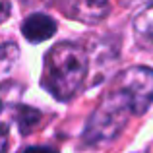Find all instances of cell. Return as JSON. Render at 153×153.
Segmentation results:
<instances>
[{"label": "cell", "instance_id": "cell-1", "mask_svg": "<svg viewBox=\"0 0 153 153\" xmlns=\"http://www.w3.org/2000/svg\"><path fill=\"white\" fill-rule=\"evenodd\" d=\"M89 74V52L78 43H58L45 54L41 85L58 101H70Z\"/></svg>", "mask_w": 153, "mask_h": 153}, {"label": "cell", "instance_id": "cell-2", "mask_svg": "<svg viewBox=\"0 0 153 153\" xmlns=\"http://www.w3.org/2000/svg\"><path fill=\"white\" fill-rule=\"evenodd\" d=\"M130 114L134 112L128 97L112 85L87 120V126L83 130V142L89 146H103L112 142L124 130Z\"/></svg>", "mask_w": 153, "mask_h": 153}, {"label": "cell", "instance_id": "cell-3", "mask_svg": "<svg viewBox=\"0 0 153 153\" xmlns=\"http://www.w3.org/2000/svg\"><path fill=\"white\" fill-rule=\"evenodd\" d=\"M114 87L122 91L132 105V112L142 116L153 103V70L147 66H132L120 72Z\"/></svg>", "mask_w": 153, "mask_h": 153}, {"label": "cell", "instance_id": "cell-4", "mask_svg": "<svg viewBox=\"0 0 153 153\" xmlns=\"http://www.w3.org/2000/svg\"><path fill=\"white\" fill-rule=\"evenodd\" d=\"M62 10L68 18L82 23H99L108 16V0H62Z\"/></svg>", "mask_w": 153, "mask_h": 153}, {"label": "cell", "instance_id": "cell-5", "mask_svg": "<svg viewBox=\"0 0 153 153\" xmlns=\"http://www.w3.org/2000/svg\"><path fill=\"white\" fill-rule=\"evenodd\" d=\"M22 33L29 43H43L56 33V22L47 14H31L23 19Z\"/></svg>", "mask_w": 153, "mask_h": 153}, {"label": "cell", "instance_id": "cell-6", "mask_svg": "<svg viewBox=\"0 0 153 153\" xmlns=\"http://www.w3.org/2000/svg\"><path fill=\"white\" fill-rule=\"evenodd\" d=\"M134 31L140 45L153 47V6L143 10L134 22Z\"/></svg>", "mask_w": 153, "mask_h": 153}, {"label": "cell", "instance_id": "cell-7", "mask_svg": "<svg viewBox=\"0 0 153 153\" xmlns=\"http://www.w3.org/2000/svg\"><path fill=\"white\" fill-rule=\"evenodd\" d=\"M41 116L43 114L33 107H25V105H22V107L18 105V107H16V120H18L19 132H22L23 136L31 134V132L41 124Z\"/></svg>", "mask_w": 153, "mask_h": 153}, {"label": "cell", "instance_id": "cell-8", "mask_svg": "<svg viewBox=\"0 0 153 153\" xmlns=\"http://www.w3.org/2000/svg\"><path fill=\"white\" fill-rule=\"evenodd\" d=\"M22 97V85L16 82H4L0 83V114L6 108L18 107Z\"/></svg>", "mask_w": 153, "mask_h": 153}, {"label": "cell", "instance_id": "cell-9", "mask_svg": "<svg viewBox=\"0 0 153 153\" xmlns=\"http://www.w3.org/2000/svg\"><path fill=\"white\" fill-rule=\"evenodd\" d=\"M19 54V49L16 43H4V45H0V62L2 60H6V62H14L16 58H18Z\"/></svg>", "mask_w": 153, "mask_h": 153}, {"label": "cell", "instance_id": "cell-10", "mask_svg": "<svg viewBox=\"0 0 153 153\" xmlns=\"http://www.w3.org/2000/svg\"><path fill=\"white\" fill-rule=\"evenodd\" d=\"M12 14V2L10 0H0V23H4Z\"/></svg>", "mask_w": 153, "mask_h": 153}, {"label": "cell", "instance_id": "cell-11", "mask_svg": "<svg viewBox=\"0 0 153 153\" xmlns=\"http://www.w3.org/2000/svg\"><path fill=\"white\" fill-rule=\"evenodd\" d=\"M8 149V126L0 122V153H6Z\"/></svg>", "mask_w": 153, "mask_h": 153}, {"label": "cell", "instance_id": "cell-12", "mask_svg": "<svg viewBox=\"0 0 153 153\" xmlns=\"http://www.w3.org/2000/svg\"><path fill=\"white\" fill-rule=\"evenodd\" d=\"M19 153H58L52 147H43V146H31V147H23Z\"/></svg>", "mask_w": 153, "mask_h": 153}, {"label": "cell", "instance_id": "cell-13", "mask_svg": "<svg viewBox=\"0 0 153 153\" xmlns=\"http://www.w3.org/2000/svg\"><path fill=\"white\" fill-rule=\"evenodd\" d=\"M118 2L126 8H132V6H140V4H149L153 0H118Z\"/></svg>", "mask_w": 153, "mask_h": 153}]
</instances>
